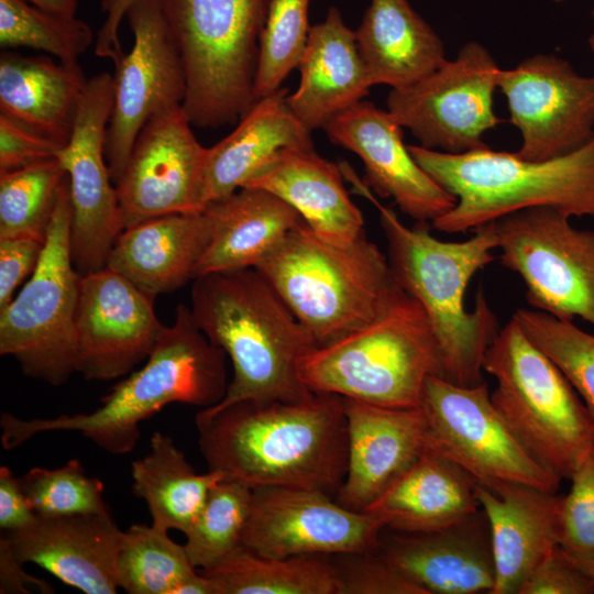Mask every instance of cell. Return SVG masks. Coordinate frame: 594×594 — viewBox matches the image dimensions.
I'll list each match as a JSON object with an SVG mask.
<instances>
[{"mask_svg":"<svg viewBox=\"0 0 594 594\" xmlns=\"http://www.w3.org/2000/svg\"><path fill=\"white\" fill-rule=\"evenodd\" d=\"M415 161L457 202L431 227L460 233L532 207L570 217H594V138L581 148L546 161L524 160L488 146L460 154L408 145Z\"/></svg>","mask_w":594,"mask_h":594,"instance_id":"obj_6","label":"cell"},{"mask_svg":"<svg viewBox=\"0 0 594 594\" xmlns=\"http://www.w3.org/2000/svg\"><path fill=\"white\" fill-rule=\"evenodd\" d=\"M592 19L594 22V9L592 10ZM587 43L591 52L594 54V32L590 35Z\"/></svg>","mask_w":594,"mask_h":594,"instance_id":"obj_52","label":"cell"},{"mask_svg":"<svg viewBox=\"0 0 594 594\" xmlns=\"http://www.w3.org/2000/svg\"><path fill=\"white\" fill-rule=\"evenodd\" d=\"M94 42L91 28L77 16L45 11L25 0H0V45L30 47L54 55L64 64L78 57Z\"/></svg>","mask_w":594,"mask_h":594,"instance_id":"obj_38","label":"cell"},{"mask_svg":"<svg viewBox=\"0 0 594 594\" xmlns=\"http://www.w3.org/2000/svg\"><path fill=\"white\" fill-rule=\"evenodd\" d=\"M497 88L509 121L520 132L516 152L528 161L570 154L594 138V76H583L563 57L536 54L501 69Z\"/></svg>","mask_w":594,"mask_h":594,"instance_id":"obj_17","label":"cell"},{"mask_svg":"<svg viewBox=\"0 0 594 594\" xmlns=\"http://www.w3.org/2000/svg\"><path fill=\"white\" fill-rule=\"evenodd\" d=\"M344 176L314 146H289L270 158L243 187L279 197L323 240L346 245L364 232L362 212L351 200Z\"/></svg>","mask_w":594,"mask_h":594,"instance_id":"obj_25","label":"cell"},{"mask_svg":"<svg viewBox=\"0 0 594 594\" xmlns=\"http://www.w3.org/2000/svg\"><path fill=\"white\" fill-rule=\"evenodd\" d=\"M112 105L113 76L105 72L87 79L70 136L58 156L69 182L72 258L80 276L107 266L124 230L106 158Z\"/></svg>","mask_w":594,"mask_h":594,"instance_id":"obj_14","label":"cell"},{"mask_svg":"<svg viewBox=\"0 0 594 594\" xmlns=\"http://www.w3.org/2000/svg\"><path fill=\"white\" fill-rule=\"evenodd\" d=\"M255 268L318 346L371 322L405 293L388 256L365 231L350 244L337 245L305 221Z\"/></svg>","mask_w":594,"mask_h":594,"instance_id":"obj_5","label":"cell"},{"mask_svg":"<svg viewBox=\"0 0 594 594\" xmlns=\"http://www.w3.org/2000/svg\"><path fill=\"white\" fill-rule=\"evenodd\" d=\"M72 213L67 180L34 272L0 310V354L12 356L26 376L52 386L63 385L76 372L80 275L72 258Z\"/></svg>","mask_w":594,"mask_h":594,"instance_id":"obj_10","label":"cell"},{"mask_svg":"<svg viewBox=\"0 0 594 594\" xmlns=\"http://www.w3.org/2000/svg\"><path fill=\"white\" fill-rule=\"evenodd\" d=\"M186 72L190 123L218 128L256 101L261 35L272 0H160Z\"/></svg>","mask_w":594,"mask_h":594,"instance_id":"obj_8","label":"cell"},{"mask_svg":"<svg viewBox=\"0 0 594 594\" xmlns=\"http://www.w3.org/2000/svg\"><path fill=\"white\" fill-rule=\"evenodd\" d=\"M501 264L526 285V299L559 319L594 326V231L580 230L570 216L532 207L494 221Z\"/></svg>","mask_w":594,"mask_h":594,"instance_id":"obj_12","label":"cell"},{"mask_svg":"<svg viewBox=\"0 0 594 594\" xmlns=\"http://www.w3.org/2000/svg\"><path fill=\"white\" fill-rule=\"evenodd\" d=\"M45 11L64 15L76 16L78 0H25Z\"/></svg>","mask_w":594,"mask_h":594,"instance_id":"obj_50","label":"cell"},{"mask_svg":"<svg viewBox=\"0 0 594 594\" xmlns=\"http://www.w3.org/2000/svg\"><path fill=\"white\" fill-rule=\"evenodd\" d=\"M190 310L233 369L224 397L207 409L244 400L301 402L315 395L300 380L298 365L318 344L256 268L196 277Z\"/></svg>","mask_w":594,"mask_h":594,"instance_id":"obj_4","label":"cell"},{"mask_svg":"<svg viewBox=\"0 0 594 594\" xmlns=\"http://www.w3.org/2000/svg\"><path fill=\"white\" fill-rule=\"evenodd\" d=\"M209 241L204 210L152 218L122 231L106 267L156 297L195 279Z\"/></svg>","mask_w":594,"mask_h":594,"instance_id":"obj_27","label":"cell"},{"mask_svg":"<svg viewBox=\"0 0 594 594\" xmlns=\"http://www.w3.org/2000/svg\"><path fill=\"white\" fill-rule=\"evenodd\" d=\"M67 180L58 158L0 173V238L45 241Z\"/></svg>","mask_w":594,"mask_h":594,"instance_id":"obj_36","label":"cell"},{"mask_svg":"<svg viewBox=\"0 0 594 594\" xmlns=\"http://www.w3.org/2000/svg\"><path fill=\"white\" fill-rule=\"evenodd\" d=\"M298 68L299 86L286 102L309 131L323 129L336 116L362 101L373 86L355 32L334 7L322 22L310 28Z\"/></svg>","mask_w":594,"mask_h":594,"instance_id":"obj_26","label":"cell"},{"mask_svg":"<svg viewBox=\"0 0 594 594\" xmlns=\"http://www.w3.org/2000/svg\"><path fill=\"white\" fill-rule=\"evenodd\" d=\"M310 1L272 0L260 42L255 100L279 89L289 73L298 67L310 31Z\"/></svg>","mask_w":594,"mask_h":594,"instance_id":"obj_40","label":"cell"},{"mask_svg":"<svg viewBox=\"0 0 594 594\" xmlns=\"http://www.w3.org/2000/svg\"><path fill=\"white\" fill-rule=\"evenodd\" d=\"M476 480L440 453L426 448L364 512L404 532L441 529L481 507Z\"/></svg>","mask_w":594,"mask_h":594,"instance_id":"obj_29","label":"cell"},{"mask_svg":"<svg viewBox=\"0 0 594 594\" xmlns=\"http://www.w3.org/2000/svg\"><path fill=\"white\" fill-rule=\"evenodd\" d=\"M513 318L526 337L563 373L594 419V336L572 320L518 309Z\"/></svg>","mask_w":594,"mask_h":594,"instance_id":"obj_39","label":"cell"},{"mask_svg":"<svg viewBox=\"0 0 594 594\" xmlns=\"http://www.w3.org/2000/svg\"><path fill=\"white\" fill-rule=\"evenodd\" d=\"M37 514L30 506L19 477L8 468H0V528L4 532L18 531L32 525Z\"/></svg>","mask_w":594,"mask_h":594,"instance_id":"obj_47","label":"cell"},{"mask_svg":"<svg viewBox=\"0 0 594 594\" xmlns=\"http://www.w3.org/2000/svg\"><path fill=\"white\" fill-rule=\"evenodd\" d=\"M197 571L184 544L168 531L132 525L123 531L118 558L117 583L129 594H175L178 585Z\"/></svg>","mask_w":594,"mask_h":594,"instance_id":"obj_35","label":"cell"},{"mask_svg":"<svg viewBox=\"0 0 594 594\" xmlns=\"http://www.w3.org/2000/svg\"><path fill=\"white\" fill-rule=\"evenodd\" d=\"M227 355L197 326L190 308L179 304L175 321L165 326L140 370L119 382L90 413L50 419H21L2 413L6 450L51 431L79 432L101 450L121 455L133 451L140 425L173 403L208 408L226 395Z\"/></svg>","mask_w":594,"mask_h":594,"instance_id":"obj_3","label":"cell"},{"mask_svg":"<svg viewBox=\"0 0 594 594\" xmlns=\"http://www.w3.org/2000/svg\"><path fill=\"white\" fill-rule=\"evenodd\" d=\"M487 518L495 561L491 594H519L531 573L559 548L562 496L532 486L476 482Z\"/></svg>","mask_w":594,"mask_h":594,"instance_id":"obj_24","label":"cell"},{"mask_svg":"<svg viewBox=\"0 0 594 594\" xmlns=\"http://www.w3.org/2000/svg\"><path fill=\"white\" fill-rule=\"evenodd\" d=\"M483 370L496 380L491 399L520 442L570 480L594 449V419L563 373L514 318L487 349Z\"/></svg>","mask_w":594,"mask_h":594,"instance_id":"obj_9","label":"cell"},{"mask_svg":"<svg viewBox=\"0 0 594 594\" xmlns=\"http://www.w3.org/2000/svg\"><path fill=\"white\" fill-rule=\"evenodd\" d=\"M139 0H102L101 9L106 13L103 24L98 31L95 53L101 58H109L116 64L123 55L119 30L129 9Z\"/></svg>","mask_w":594,"mask_h":594,"instance_id":"obj_48","label":"cell"},{"mask_svg":"<svg viewBox=\"0 0 594 594\" xmlns=\"http://www.w3.org/2000/svg\"><path fill=\"white\" fill-rule=\"evenodd\" d=\"M21 563L11 552L3 537L0 538V593H31L37 590L42 593H52L53 587L23 570Z\"/></svg>","mask_w":594,"mask_h":594,"instance_id":"obj_49","label":"cell"},{"mask_svg":"<svg viewBox=\"0 0 594 594\" xmlns=\"http://www.w3.org/2000/svg\"><path fill=\"white\" fill-rule=\"evenodd\" d=\"M499 72L488 50L470 41L428 76L391 89L387 111L426 148L460 154L487 147L485 133L502 122L494 112Z\"/></svg>","mask_w":594,"mask_h":594,"instance_id":"obj_13","label":"cell"},{"mask_svg":"<svg viewBox=\"0 0 594 594\" xmlns=\"http://www.w3.org/2000/svg\"><path fill=\"white\" fill-rule=\"evenodd\" d=\"M329 139L363 162L365 185L382 198H392L417 222H433L450 211L455 197L420 165L403 141V127L386 110L360 101L324 127Z\"/></svg>","mask_w":594,"mask_h":594,"instance_id":"obj_20","label":"cell"},{"mask_svg":"<svg viewBox=\"0 0 594 594\" xmlns=\"http://www.w3.org/2000/svg\"><path fill=\"white\" fill-rule=\"evenodd\" d=\"M551 1H553V2H562L564 0H551Z\"/></svg>","mask_w":594,"mask_h":594,"instance_id":"obj_53","label":"cell"},{"mask_svg":"<svg viewBox=\"0 0 594 594\" xmlns=\"http://www.w3.org/2000/svg\"><path fill=\"white\" fill-rule=\"evenodd\" d=\"M45 241L26 237L0 238V310L14 298L19 285L34 272Z\"/></svg>","mask_w":594,"mask_h":594,"instance_id":"obj_45","label":"cell"},{"mask_svg":"<svg viewBox=\"0 0 594 594\" xmlns=\"http://www.w3.org/2000/svg\"><path fill=\"white\" fill-rule=\"evenodd\" d=\"M252 487L224 476L210 490L184 543L191 565L211 568L242 547Z\"/></svg>","mask_w":594,"mask_h":594,"instance_id":"obj_37","label":"cell"},{"mask_svg":"<svg viewBox=\"0 0 594 594\" xmlns=\"http://www.w3.org/2000/svg\"><path fill=\"white\" fill-rule=\"evenodd\" d=\"M354 32L373 86L407 87L446 61L441 38L408 0H371Z\"/></svg>","mask_w":594,"mask_h":594,"instance_id":"obj_31","label":"cell"},{"mask_svg":"<svg viewBox=\"0 0 594 594\" xmlns=\"http://www.w3.org/2000/svg\"><path fill=\"white\" fill-rule=\"evenodd\" d=\"M210 241L195 278L216 272L255 268L304 219L279 197L242 187L204 209Z\"/></svg>","mask_w":594,"mask_h":594,"instance_id":"obj_28","label":"cell"},{"mask_svg":"<svg viewBox=\"0 0 594 594\" xmlns=\"http://www.w3.org/2000/svg\"><path fill=\"white\" fill-rule=\"evenodd\" d=\"M561 498L559 548L574 558L594 560V449L570 477Z\"/></svg>","mask_w":594,"mask_h":594,"instance_id":"obj_42","label":"cell"},{"mask_svg":"<svg viewBox=\"0 0 594 594\" xmlns=\"http://www.w3.org/2000/svg\"><path fill=\"white\" fill-rule=\"evenodd\" d=\"M206 152L183 107L151 118L116 184L124 229L161 216L202 211Z\"/></svg>","mask_w":594,"mask_h":594,"instance_id":"obj_18","label":"cell"},{"mask_svg":"<svg viewBox=\"0 0 594 594\" xmlns=\"http://www.w3.org/2000/svg\"><path fill=\"white\" fill-rule=\"evenodd\" d=\"M345 557L343 564L336 565L340 594H426L376 551Z\"/></svg>","mask_w":594,"mask_h":594,"instance_id":"obj_43","label":"cell"},{"mask_svg":"<svg viewBox=\"0 0 594 594\" xmlns=\"http://www.w3.org/2000/svg\"><path fill=\"white\" fill-rule=\"evenodd\" d=\"M562 557L594 581V560L574 558L558 548Z\"/></svg>","mask_w":594,"mask_h":594,"instance_id":"obj_51","label":"cell"},{"mask_svg":"<svg viewBox=\"0 0 594 594\" xmlns=\"http://www.w3.org/2000/svg\"><path fill=\"white\" fill-rule=\"evenodd\" d=\"M123 531L111 514L40 516L1 537L23 564L33 563L86 594H114Z\"/></svg>","mask_w":594,"mask_h":594,"instance_id":"obj_22","label":"cell"},{"mask_svg":"<svg viewBox=\"0 0 594 594\" xmlns=\"http://www.w3.org/2000/svg\"><path fill=\"white\" fill-rule=\"evenodd\" d=\"M155 297L109 267L81 275L76 311V372L90 381L127 375L148 356L164 324Z\"/></svg>","mask_w":594,"mask_h":594,"instance_id":"obj_19","label":"cell"},{"mask_svg":"<svg viewBox=\"0 0 594 594\" xmlns=\"http://www.w3.org/2000/svg\"><path fill=\"white\" fill-rule=\"evenodd\" d=\"M298 373L315 394L416 408L426 380L440 376L441 365L430 322L405 292L371 322L307 353Z\"/></svg>","mask_w":594,"mask_h":594,"instance_id":"obj_7","label":"cell"},{"mask_svg":"<svg viewBox=\"0 0 594 594\" xmlns=\"http://www.w3.org/2000/svg\"><path fill=\"white\" fill-rule=\"evenodd\" d=\"M399 532L376 552L426 594L492 593L495 561L482 508L441 529Z\"/></svg>","mask_w":594,"mask_h":594,"instance_id":"obj_21","label":"cell"},{"mask_svg":"<svg viewBox=\"0 0 594 594\" xmlns=\"http://www.w3.org/2000/svg\"><path fill=\"white\" fill-rule=\"evenodd\" d=\"M151 450L131 465L133 492L145 501L152 525L186 535L200 514L211 487L224 475L195 472L174 440L156 431Z\"/></svg>","mask_w":594,"mask_h":594,"instance_id":"obj_33","label":"cell"},{"mask_svg":"<svg viewBox=\"0 0 594 594\" xmlns=\"http://www.w3.org/2000/svg\"><path fill=\"white\" fill-rule=\"evenodd\" d=\"M125 18L134 42L130 52L114 64L113 105L106 142L114 185L145 123L183 107L187 89L184 62L160 0H139Z\"/></svg>","mask_w":594,"mask_h":594,"instance_id":"obj_15","label":"cell"},{"mask_svg":"<svg viewBox=\"0 0 594 594\" xmlns=\"http://www.w3.org/2000/svg\"><path fill=\"white\" fill-rule=\"evenodd\" d=\"M64 143L0 113V173L57 160Z\"/></svg>","mask_w":594,"mask_h":594,"instance_id":"obj_44","label":"cell"},{"mask_svg":"<svg viewBox=\"0 0 594 594\" xmlns=\"http://www.w3.org/2000/svg\"><path fill=\"white\" fill-rule=\"evenodd\" d=\"M419 407L427 424V448L457 463L476 482H510L558 492L561 477L520 442L494 406L486 382L462 386L430 375Z\"/></svg>","mask_w":594,"mask_h":594,"instance_id":"obj_11","label":"cell"},{"mask_svg":"<svg viewBox=\"0 0 594 594\" xmlns=\"http://www.w3.org/2000/svg\"><path fill=\"white\" fill-rule=\"evenodd\" d=\"M519 594H594V581L557 549L531 573Z\"/></svg>","mask_w":594,"mask_h":594,"instance_id":"obj_46","label":"cell"},{"mask_svg":"<svg viewBox=\"0 0 594 594\" xmlns=\"http://www.w3.org/2000/svg\"><path fill=\"white\" fill-rule=\"evenodd\" d=\"M87 79L78 64L4 52L0 113L66 144Z\"/></svg>","mask_w":594,"mask_h":594,"instance_id":"obj_32","label":"cell"},{"mask_svg":"<svg viewBox=\"0 0 594 594\" xmlns=\"http://www.w3.org/2000/svg\"><path fill=\"white\" fill-rule=\"evenodd\" d=\"M209 470L260 487L339 490L348 468L343 397L239 402L195 418Z\"/></svg>","mask_w":594,"mask_h":594,"instance_id":"obj_1","label":"cell"},{"mask_svg":"<svg viewBox=\"0 0 594 594\" xmlns=\"http://www.w3.org/2000/svg\"><path fill=\"white\" fill-rule=\"evenodd\" d=\"M340 167L354 191L378 209L395 278L420 304L436 337L440 377L462 386L484 383V358L501 329L483 290L477 293L473 310H466L464 299L472 277L495 260L494 221L471 231L474 234L468 240H439L430 233L428 222L405 226L348 163Z\"/></svg>","mask_w":594,"mask_h":594,"instance_id":"obj_2","label":"cell"},{"mask_svg":"<svg viewBox=\"0 0 594 594\" xmlns=\"http://www.w3.org/2000/svg\"><path fill=\"white\" fill-rule=\"evenodd\" d=\"M385 522L301 487L252 488L242 546L267 558L375 552Z\"/></svg>","mask_w":594,"mask_h":594,"instance_id":"obj_16","label":"cell"},{"mask_svg":"<svg viewBox=\"0 0 594 594\" xmlns=\"http://www.w3.org/2000/svg\"><path fill=\"white\" fill-rule=\"evenodd\" d=\"M287 92L280 87L257 99L230 134L207 147L205 207L242 188L278 151L289 146H314L311 131L287 106Z\"/></svg>","mask_w":594,"mask_h":594,"instance_id":"obj_30","label":"cell"},{"mask_svg":"<svg viewBox=\"0 0 594 594\" xmlns=\"http://www.w3.org/2000/svg\"><path fill=\"white\" fill-rule=\"evenodd\" d=\"M198 571L215 594H340L341 588L337 566L323 556L267 558L243 546Z\"/></svg>","mask_w":594,"mask_h":594,"instance_id":"obj_34","label":"cell"},{"mask_svg":"<svg viewBox=\"0 0 594 594\" xmlns=\"http://www.w3.org/2000/svg\"><path fill=\"white\" fill-rule=\"evenodd\" d=\"M348 468L338 502L364 512L427 448L420 407L393 408L344 398Z\"/></svg>","mask_w":594,"mask_h":594,"instance_id":"obj_23","label":"cell"},{"mask_svg":"<svg viewBox=\"0 0 594 594\" xmlns=\"http://www.w3.org/2000/svg\"><path fill=\"white\" fill-rule=\"evenodd\" d=\"M19 481L30 506L40 516L110 514L102 481L90 476L77 459L56 469L32 468Z\"/></svg>","mask_w":594,"mask_h":594,"instance_id":"obj_41","label":"cell"}]
</instances>
